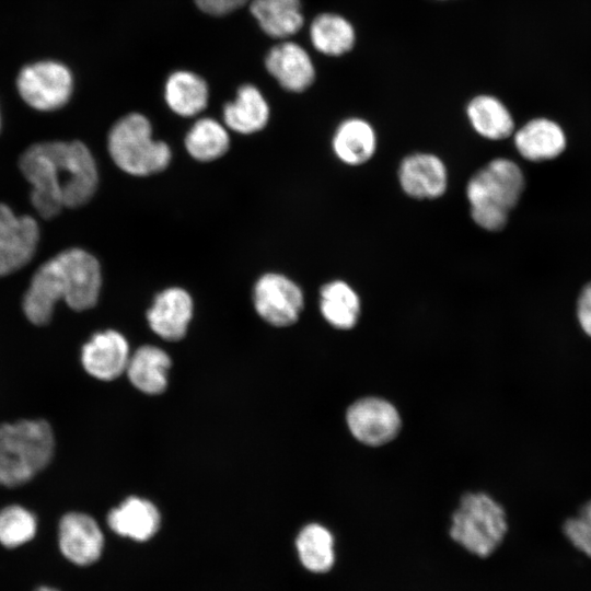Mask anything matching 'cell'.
<instances>
[{"instance_id": "1", "label": "cell", "mask_w": 591, "mask_h": 591, "mask_svg": "<svg viewBox=\"0 0 591 591\" xmlns=\"http://www.w3.org/2000/svg\"><path fill=\"white\" fill-rule=\"evenodd\" d=\"M19 169L32 186L31 202L44 219L62 208L83 206L97 187L94 158L78 140L34 143L20 155Z\"/></svg>"}, {"instance_id": "2", "label": "cell", "mask_w": 591, "mask_h": 591, "mask_svg": "<svg viewBox=\"0 0 591 591\" xmlns=\"http://www.w3.org/2000/svg\"><path fill=\"white\" fill-rule=\"evenodd\" d=\"M102 286L97 259L81 248H68L43 263L31 278L22 309L34 325L47 324L58 301L74 311L93 308Z\"/></svg>"}, {"instance_id": "3", "label": "cell", "mask_w": 591, "mask_h": 591, "mask_svg": "<svg viewBox=\"0 0 591 591\" xmlns=\"http://www.w3.org/2000/svg\"><path fill=\"white\" fill-rule=\"evenodd\" d=\"M523 188V173L513 161L505 158L491 160L466 185L473 221L490 232L503 229Z\"/></svg>"}, {"instance_id": "4", "label": "cell", "mask_w": 591, "mask_h": 591, "mask_svg": "<svg viewBox=\"0 0 591 591\" xmlns=\"http://www.w3.org/2000/svg\"><path fill=\"white\" fill-rule=\"evenodd\" d=\"M55 439L43 419L0 424V485L15 487L30 482L50 462Z\"/></svg>"}, {"instance_id": "5", "label": "cell", "mask_w": 591, "mask_h": 591, "mask_svg": "<svg viewBox=\"0 0 591 591\" xmlns=\"http://www.w3.org/2000/svg\"><path fill=\"white\" fill-rule=\"evenodd\" d=\"M507 531L503 508L486 494L468 493L452 514L449 535L470 554L487 558L501 545Z\"/></svg>"}, {"instance_id": "6", "label": "cell", "mask_w": 591, "mask_h": 591, "mask_svg": "<svg viewBox=\"0 0 591 591\" xmlns=\"http://www.w3.org/2000/svg\"><path fill=\"white\" fill-rule=\"evenodd\" d=\"M107 148L115 164L135 176L159 173L167 167L172 158L170 147L152 138L150 121L138 113L128 114L114 124Z\"/></svg>"}, {"instance_id": "7", "label": "cell", "mask_w": 591, "mask_h": 591, "mask_svg": "<svg viewBox=\"0 0 591 591\" xmlns=\"http://www.w3.org/2000/svg\"><path fill=\"white\" fill-rule=\"evenodd\" d=\"M16 84L27 105L45 112L66 105L72 93L69 69L56 61H39L24 67Z\"/></svg>"}, {"instance_id": "8", "label": "cell", "mask_w": 591, "mask_h": 591, "mask_svg": "<svg viewBox=\"0 0 591 591\" xmlns=\"http://www.w3.org/2000/svg\"><path fill=\"white\" fill-rule=\"evenodd\" d=\"M253 300L257 314L278 327L296 323L304 305L301 288L277 273L265 274L256 281Z\"/></svg>"}, {"instance_id": "9", "label": "cell", "mask_w": 591, "mask_h": 591, "mask_svg": "<svg viewBox=\"0 0 591 591\" xmlns=\"http://www.w3.org/2000/svg\"><path fill=\"white\" fill-rule=\"evenodd\" d=\"M39 229L31 216H16L0 202V277L25 266L34 256Z\"/></svg>"}, {"instance_id": "10", "label": "cell", "mask_w": 591, "mask_h": 591, "mask_svg": "<svg viewBox=\"0 0 591 591\" xmlns=\"http://www.w3.org/2000/svg\"><path fill=\"white\" fill-rule=\"evenodd\" d=\"M346 420L352 436L372 447L390 442L401 430L397 409L390 402L379 397L356 401L348 408Z\"/></svg>"}, {"instance_id": "11", "label": "cell", "mask_w": 591, "mask_h": 591, "mask_svg": "<svg viewBox=\"0 0 591 591\" xmlns=\"http://www.w3.org/2000/svg\"><path fill=\"white\" fill-rule=\"evenodd\" d=\"M58 543L68 560L86 566L100 558L104 536L92 517L81 512H69L59 522Z\"/></svg>"}, {"instance_id": "12", "label": "cell", "mask_w": 591, "mask_h": 591, "mask_svg": "<svg viewBox=\"0 0 591 591\" xmlns=\"http://www.w3.org/2000/svg\"><path fill=\"white\" fill-rule=\"evenodd\" d=\"M398 182L404 193L412 198L436 199L447 190V166L434 154L416 152L401 162Z\"/></svg>"}, {"instance_id": "13", "label": "cell", "mask_w": 591, "mask_h": 591, "mask_svg": "<svg viewBox=\"0 0 591 591\" xmlns=\"http://www.w3.org/2000/svg\"><path fill=\"white\" fill-rule=\"evenodd\" d=\"M129 358L126 338L114 329L95 333L81 350L84 370L102 381H112L125 372Z\"/></svg>"}, {"instance_id": "14", "label": "cell", "mask_w": 591, "mask_h": 591, "mask_svg": "<svg viewBox=\"0 0 591 591\" xmlns=\"http://www.w3.org/2000/svg\"><path fill=\"white\" fill-rule=\"evenodd\" d=\"M193 300L178 287L161 291L147 312L150 328L161 338L175 341L182 339L193 316Z\"/></svg>"}, {"instance_id": "15", "label": "cell", "mask_w": 591, "mask_h": 591, "mask_svg": "<svg viewBox=\"0 0 591 591\" xmlns=\"http://www.w3.org/2000/svg\"><path fill=\"white\" fill-rule=\"evenodd\" d=\"M265 66L278 83L291 92L306 90L315 79V69L309 54L292 42L274 46L266 56Z\"/></svg>"}, {"instance_id": "16", "label": "cell", "mask_w": 591, "mask_h": 591, "mask_svg": "<svg viewBox=\"0 0 591 591\" xmlns=\"http://www.w3.org/2000/svg\"><path fill=\"white\" fill-rule=\"evenodd\" d=\"M107 523L118 535L144 542L158 532L161 515L151 501L131 496L111 510Z\"/></svg>"}, {"instance_id": "17", "label": "cell", "mask_w": 591, "mask_h": 591, "mask_svg": "<svg viewBox=\"0 0 591 591\" xmlns=\"http://www.w3.org/2000/svg\"><path fill=\"white\" fill-rule=\"evenodd\" d=\"M376 142V135L370 123L359 117H351L338 125L332 146L335 155L343 163L360 165L373 157Z\"/></svg>"}, {"instance_id": "18", "label": "cell", "mask_w": 591, "mask_h": 591, "mask_svg": "<svg viewBox=\"0 0 591 591\" xmlns=\"http://www.w3.org/2000/svg\"><path fill=\"white\" fill-rule=\"evenodd\" d=\"M171 358L161 348L146 345L130 355L126 373L131 384L146 394H160L167 385Z\"/></svg>"}, {"instance_id": "19", "label": "cell", "mask_w": 591, "mask_h": 591, "mask_svg": "<svg viewBox=\"0 0 591 591\" xmlns=\"http://www.w3.org/2000/svg\"><path fill=\"white\" fill-rule=\"evenodd\" d=\"M269 118V107L260 91L244 84L237 90L233 102L223 107L224 124L239 134L248 135L262 130Z\"/></svg>"}, {"instance_id": "20", "label": "cell", "mask_w": 591, "mask_h": 591, "mask_svg": "<svg viewBox=\"0 0 591 591\" xmlns=\"http://www.w3.org/2000/svg\"><path fill=\"white\" fill-rule=\"evenodd\" d=\"M514 144L523 158L543 161L557 157L564 150L565 136L554 121L537 118L517 131Z\"/></svg>"}, {"instance_id": "21", "label": "cell", "mask_w": 591, "mask_h": 591, "mask_svg": "<svg viewBox=\"0 0 591 591\" xmlns=\"http://www.w3.org/2000/svg\"><path fill=\"white\" fill-rule=\"evenodd\" d=\"M298 556L310 572L323 575L331 571L336 563L333 533L320 523L304 525L296 540Z\"/></svg>"}, {"instance_id": "22", "label": "cell", "mask_w": 591, "mask_h": 591, "mask_svg": "<svg viewBox=\"0 0 591 591\" xmlns=\"http://www.w3.org/2000/svg\"><path fill=\"white\" fill-rule=\"evenodd\" d=\"M250 10L260 28L275 38L291 36L303 25L301 0H252Z\"/></svg>"}, {"instance_id": "23", "label": "cell", "mask_w": 591, "mask_h": 591, "mask_svg": "<svg viewBox=\"0 0 591 591\" xmlns=\"http://www.w3.org/2000/svg\"><path fill=\"white\" fill-rule=\"evenodd\" d=\"M466 115L473 129L488 140L508 138L514 128L513 119L505 104L497 97L480 94L466 106Z\"/></svg>"}, {"instance_id": "24", "label": "cell", "mask_w": 591, "mask_h": 591, "mask_svg": "<svg viewBox=\"0 0 591 591\" xmlns=\"http://www.w3.org/2000/svg\"><path fill=\"white\" fill-rule=\"evenodd\" d=\"M320 310L325 321L333 327L350 329L359 318L360 299L346 281L333 280L321 288Z\"/></svg>"}, {"instance_id": "25", "label": "cell", "mask_w": 591, "mask_h": 591, "mask_svg": "<svg viewBox=\"0 0 591 591\" xmlns=\"http://www.w3.org/2000/svg\"><path fill=\"white\" fill-rule=\"evenodd\" d=\"M164 95L169 107L175 114L192 117L206 108L209 92L202 78L182 70L169 77Z\"/></svg>"}, {"instance_id": "26", "label": "cell", "mask_w": 591, "mask_h": 591, "mask_svg": "<svg viewBox=\"0 0 591 591\" xmlns=\"http://www.w3.org/2000/svg\"><path fill=\"white\" fill-rule=\"evenodd\" d=\"M310 38L316 50L327 56L350 51L356 42L352 24L336 13H322L310 25Z\"/></svg>"}, {"instance_id": "27", "label": "cell", "mask_w": 591, "mask_h": 591, "mask_svg": "<svg viewBox=\"0 0 591 591\" xmlns=\"http://www.w3.org/2000/svg\"><path fill=\"white\" fill-rule=\"evenodd\" d=\"M229 146L227 129L212 118L197 120L185 137L187 152L200 162L221 158L229 150Z\"/></svg>"}, {"instance_id": "28", "label": "cell", "mask_w": 591, "mask_h": 591, "mask_svg": "<svg viewBox=\"0 0 591 591\" xmlns=\"http://www.w3.org/2000/svg\"><path fill=\"white\" fill-rule=\"evenodd\" d=\"M35 515L21 506H9L0 510V543L9 548L31 541L36 533Z\"/></svg>"}, {"instance_id": "29", "label": "cell", "mask_w": 591, "mask_h": 591, "mask_svg": "<svg viewBox=\"0 0 591 591\" xmlns=\"http://www.w3.org/2000/svg\"><path fill=\"white\" fill-rule=\"evenodd\" d=\"M563 531L577 549L591 557V500L565 521Z\"/></svg>"}, {"instance_id": "30", "label": "cell", "mask_w": 591, "mask_h": 591, "mask_svg": "<svg viewBox=\"0 0 591 591\" xmlns=\"http://www.w3.org/2000/svg\"><path fill=\"white\" fill-rule=\"evenodd\" d=\"M248 0H195L196 5L205 13L223 15L242 7Z\"/></svg>"}, {"instance_id": "31", "label": "cell", "mask_w": 591, "mask_h": 591, "mask_svg": "<svg viewBox=\"0 0 591 591\" xmlns=\"http://www.w3.org/2000/svg\"><path fill=\"white\" fill-rule=\"evenodd\" d=\"M578 318L584 333L591 337V283L583 289L580 296Z\"/></svg>"}, {"instance_id": "32", "label": "cell", "mask_w": 591, "mask_h": 591, "mask_svg": "<svg viewBox=\"0 0 591 591\" xmlns=\"http://www.w3.org/2000/svg\"><path fill=\"white\" fill-rule=\"evenodd\" d=\"M35 591H58V590L50 587H40L36 589Z\"/></svg>"}, {"instance_id": "33", "label": "cell", "mask_w": 591, "mask_h": 591, "mask_svg": "<svg viewBox=\"0 0 591 591\" xmlns=\"http://www.w3.org/2000/svg\"><path fill=\"white\" fill-rule=\"evenodd\" d=\"M0 130H1V116H0Z\"/></svg>"}]
</instances>
